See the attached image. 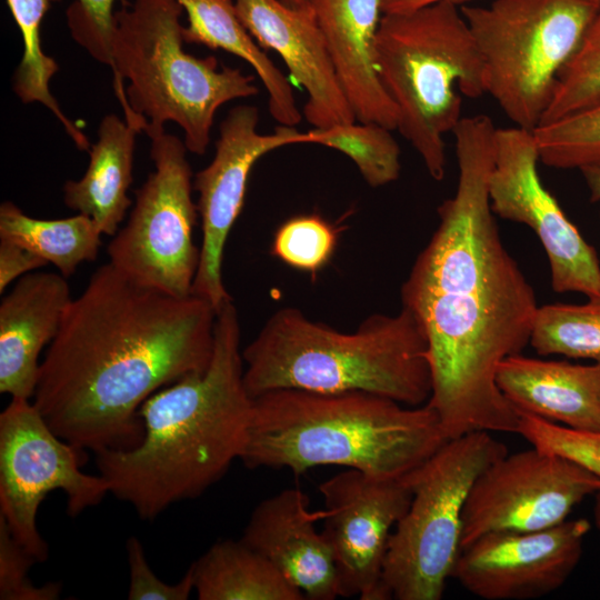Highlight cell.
<instances>
[{"label": "cell", "instance_id": "cell-1", "mask_svg": "<svg viewBox=\"0 0 600 600\" xmlns=\"http://www.w3.org/2000/svg\"><path fill=\"white\" fill-rule=\"evenodd\" d=\"M497 127L462 117L453 136L458 183L401 287L402 307L427 340L428 404L448 439L518 433L519 414L496 382L498 366L529 343L538 309L532 286L504 247L489 197Z\"/></svg>", "mask_w": 600, "mask_h": 600}, {"label": "cell", "instance_id": "cell-2", "mask_svg": "<svg viewBox=\"0 0 600 600\" xmlns=\"http://www.w3.org/2000/svg\"><path fill=\"white\" fill-rule=\"evenodd\" d=\"M217 311L132 280L110 262L72 299L40 363L32 402L81 450H124L143 436L141 404L207 370Z\"/></svg>", "mask_w": 600, "mask_h": 600}, {"label": "cell", "instance_id": "cell-3", "mask_svg": "<svg viewBox=\"0 0 600 600\" xmlns=\"http://www.w3.org/2000/svg\"><path fill=\"white\" fill-rule=\"evenodd\" d=\"M240 322L232 300L217 312L213 353L206 371L183 377L140 407L141 441L96 453L110 493L144 520L194 499L218 482L248 438L253 398L243 381Z\"/></svg>", "mask_w": 600, "mask_h": 600}, {"label": "cell", "instance_id": "cell-4", "mask_svg": "<svg viewBox=\"0 0 600 600\" xmlns=\"http://www.w3.org/2000/svg\"><path fill=\"white\" fill-rule=\"evenodd\" d=\"M449 439L428 404L363 392L279 389L253 398L240 460L249 469L341 466L378 478L413 471Z\"/></svg>", "mask_w": 600, "mask_h": 600}, {"label": "cell", "instance_id": "cell-5", "mask_svg": "<svg viewBox=\"0 0 600 600\" xmlns=\"http://www.w3.org/2000/svg\"><path fill=\"white\" fill-rule=\"evenodd\" d=\"M427 340L413 313H374L340 332L293 307L278 309L242 350L251 398L279 389L319 393L363 391L410 407L431 391Z\"/></svg>", "mask_w": 600, "mask_h": 600}, {"label": "cell", "instance_id": "cell-6", "mask_svg": "<svg viewBox=\"0 0 600 600\" xmlns=\"http://www.w3.org/2000/svg\"><path fill=\"white\" fill-rule=\"evenodd\" d=\"M177 0H133L114 12L111 49L114 90L124 119L149 137L167 122L183 131L188 151L203 154L218 109L258 94L253 77L219 67L183 49Z\"/></svg>", "mask_w": 600, "mask_h": 600}, {"label": "cell", "instance_id": "cell-7", "mask_svg": "<svg viewBox=\"0 0 600 600\" xmlns=\"http://www.w3.org/2000/svg\"><path fill=\"white\" fill-rule=\"evenodd\" d=\"M374 62L398 112L397 130L430 177L442 180L444 136L462 119L463 98L487 94L482 59L460 7L440 2L383 13Z\"/></svg>", "mask_w": 600, "mask_h": 600}, {"label": "cell", "instance_id": "cell-8", "mask_svg": "<svg viewBox=\"0 0 600 600\" xmlns=\"http://www.w3.org/2000/svg\"><path fill=\"white\" fill-rule=\"evenodd\" d=\"M600 4L593 0H493L460 11L479 49L491 96L516 127L537 129L559 77Z\"/></svg>", "mask_w": 600, "mask_h": 600}, {"label": "cell", "instance_id": "cell-9", "mask_svg": "<svg viewBox=\"0 0 600 600\" xmlns=\"http://www.w3.org/2000/svg\"><path fill=\"white\" fill-rule=\"evenodd\" d=\"M508 449L491 432L449 439L410 472L412 498L388 544L383 584L391 599L440 600L461 551L462 516L478 476Z\"/></svg>", "mask_w": 600, "mask_h": 600}, {"label": "cell", "instance_id": "cell-10", "mask_svg": "<svg viewBox=\"0 0 600 600\" xmlns=\"http://www.w3.org/2000/svg\"><path fill=\"white\" fill-rule=\"evenodd\" d=\"M149 138L154 170L136 190L126 226L108 244L109 262L138 283L183 298L192 294L200 259L188 149L166 131Z\"/></svg>", "mask_w": 600, "mask_h": 600}, {"label": "cell", "instance_id": "cell-11", "mask_svg": "<svg viewBox=\"0 0 600 600\" xmlns=\"http://www.w3.org/2000/svg\"><path fill=\"white\" fill-rule=\"evenodd\" d=\"M82 451L57 436L30 399L11 398L0 414V516L38 562L49 556L37 528L38 510L48 493L63 491L71 517L110 493L100 473L81 470Z\"/></svg>", "mask_w": 600, "mask_h": 600}, {"label": "cell", "instance_id": "cell-12", "mask_svg": "<svg viewBox=\"0 0 600 600\" xmlns=\"http://www.w3.org/2000/svg\"><path fill=\"white\" fill-rule=\"evenodd\" d=\"M599 490L600 478L569 458L533 446L508 452L490 463L469 491L461 548L487 533L557 526Z\"/></svg>", "mask_w": 600, "mask_h": 600}, {"label": "cell", "instance_id": "cell-13", "mask_svg": "<svg viewBox=\"0 0 600 600\" xmlns=\"http://www.w3.org/2000/svg\"><path fill=\"white\" fill-rule=\"evenodd\" d=\"M533 131L497 128L489 197L496 216L529 227L541 242L554 292H577L600 300V261L569 220L538 172Z\"/></svg>", "mask_w": 600, "mask_h": 600}, {"label": "cell", "instance_id": "cell-14", "mask_svg": "<svg viewBox=\"0 0 600 600\" xmlns=\"http://www.w3.org/2000/svg\"><path fill=\"white\" fill-rule=\"evenodd\" d=\"M409 474L378 478L347 469L319 486L321 532L332 551L339 597L391 599L383 567L391 533L412 498Z\"/></svg>", "mask_w": 600, "mask_h": 600}, {"label": "cell", "instance_id": "cell-15", "mask_svg": "<svg viewBox=\"0 0 600 600\" xmlns=\"http://www.w3.org/2000/svg\"><path fill=\"white\" fill-rule=\"evenodd\" d=\"M258 121L256 107H233L220 123L213 159L197 172L193 181L202 242L191 293L207 300L217 312L232 300L222 280V259L228 236L244 202L250 171L266 153L296 144L299 133L294 127L280 126L271 134H261L257 130Z\"/></svg>", "mask_w": 600, "mask_h": 600}, {"label": "cell", "instance_id": "cell-16", "mask_svg": "<svg viewBox=\"0 0 600 600\" xmlns=\"http://www.w3.org/2000/svg\"><path fill=\"white\" fill-rule=\"evenodd\" d=\"M586 519L524 532H492L461 548L453 568L463 589L483 600H532L561 588L590 531Z\"/></svg>", "mask_w": 600, "mask_h": 600}, {"label": "cell", "instance_id": "cell-17", "mask_svg": "<svg viewBox=\"0 0 600 600\" xmlns=\"http://www.w3.org/2000/svg\"><path fill=\"white\" fill-rule=\"evenodd\" d=\"M237 14L262 49L277 52L306 90L303 116L313 128L357 121L337 78L313 10L282 0H234Z\"/></svg>", "mask_w": 600, "mask_h": 600}, {"label": "cell", "instance_id": "cell-18", "mask_svg": "<svg viewBox=\"0 0 600 600\" xmlns=\"http://www.w3.org/2000/svg\"><path fill=\"white\" fill-rule=\"evenodd\" d=\"M298 488L266 498L253 509L240 538L259 552L309 600L339 597L331 548L314 522L322 511L309 510Z\"/></svg>", "mask_w": 600, "mask_h": 600}, {"label": "cell", "instance_id": "cell-19", "mask_svg": "<svg viewBox=\"0 0 600 600\" xmlns=\"http://www.w3.org/2000/svg\"><path fill=\"white\" fill-rule=\"evenodd\" d=\"M67 278L32 271L17 280L0 303V392L32 399L39 356L56 338L71 302Z\"/></svg>", "mask_w": 600, "mask_h": 600}, {"label": "cell", "instance_id": "cell-20", "mask_svg": "<svg viewBox=\"0 0 600 600\" xmlns=\"http://www.w3.org/2000/svg\"><path fill=\"white\" fill-rule=\"evenodd\" d=\"M309 6L356 120L397 130L398 112L374 62L382 0H309Z\"/></svg>", "mask_w": 600, "mask_h": 600}, {"label": "cell", "instance_id": "cell-21", "mask_svg": "<svg viewBox=\"0 0 600 600\" xmlns=\"http://www.w3.org/2000/svg\"><path fill=\"white\" fill-rule=\"evenodd\" d=\"M496 382L518 412L577 430H600V363L577 364L522 353L506 358Z\"/></svg>", "mask_w": 600, "mask_h": 600}, {"label": "cell", "instance_id": "cell-22", "mask_svg": "<svg viewBox=\"0 0 600 600\" xmlns=\"http://www.w3.org/2000/svg\"><path fill=\"white\" fill-rule=\"evenodd\" d=\"M140 130L110 113L98 127V140L89 149V164L79 180L63 186V201L78 213L90 217L99 231L114 236L131 200L136 136Z\"/></svg>", "mask_w": 600, "mask_h": 600}, {"label": "cell", "instance_id": "cell-23", "mask_svg": "<svg viewBox=\"0 0 600 600\" xmlns=\"http://www.w3.org/2000/svg\"><path fill=\"white\" fill-rule=\"evenodd\" d=\"M187 13L184 42L224 50L247 61L256 71L268 93L271 117L280 126L300 123L291 83L240 21L232 0H177Z\"/></svg>", "mask_w": 600, "mask_h": 600}, {"label": "cell", "instance_id": "cell-24", "mask_svg": "<svg viewBox=\"0 0 600 600\" xmlns=\"http://www.w3.org/2000/svg\"><path fill=\"white\" fill-rule=\"evenodd\" d=\"M199 600H303L259 552L241 539L214 542L192 564Z\"/></svg>", "mask_w": 600, "mask_h": 600}, {"label": "cell", "instance_id": "cell-25", "mask_svg": "<svg viewBox=\"0 0 600 600\" xmlns=\"http://www.w3.org/2000/svg\"><path fill=\"white\" fill-rule=\"evenodd\" d=\"M102 233L94 221L82 213L63 219H37L13 202L0 206V239L34 252L68 278L86 261L97 259Z\"/></svg>", "mask_w": 600, "mask_h": 600}, {"label": "cell", "instance_id": "cell-26", "mask_svg": "<svg viewBox=\"0 0 600 600\" xmlns=\"http://www.w3.org/2000/svg\"><path fill=\"white\" fill-rule=\"evenodd\" d=\"M22 37L21 60L12 77V89L23 103L38 102L60 121L80 150L90 149L87 136L61 110L50 90V81L59 71L57 61L41 46V23L53 2L60 0H6Z\"/></svg>", "mask_w": 600, "mask_h": 600}, {"label": "cell", "instance_id": "cell-27", "mask_svg": "<svg viewBox=\"0 0 600 600\" xmlns=\"http://www.w3.org/2000/svg\"><path fill=\"white\" fill-rule=\"evenodd\" d=\"M392 130L374 123L354 121L298 133L297 143H317L349 157L364 181L373 188L396 181L400 176V148Z\"/></svg>", "mask_w": 600, "mask_h": 600}, {"label": "cell", "instance_id": "cell-28", "mask_svg": "<svg viewBox=\"0 0 600 600\" xmlns=\"http://www.w3.org/2000/svg\"><path fill=\"white\" fill-rule=\"evenodd\" d=\"M529 344L541 356L560 354L600 363V300L538 307Z\"/></svg>", "mask_w": 600, "mask_h": 600}, {"label": "cell", "instance_id": "cell-29", "mask_svg": "<svg viewBox=\"0 0 600 600\" xmlns=\"http://www.w3.org/2000/svg\"><path fill=\"white\" fill-rule=\"evenodd\" d=\"M540 161L557 169L600 162V101L533 130Z\"/></svg>", "mask_w": 600, "mask_h": 600}, {"label": "cell", "instance_id": "cell-30", "mask_svg": "<svg viewBox=\"0 0 600 600\" xmlns=\"http://www.w3.org/2000/svg\"><path fill=\"white\" fill-rule=\"evenodd\" d=\"M598 101H600V7L579 49L559 77L541 124Z\"/></svg>", "mask_w": 600, "mask_h": 600}, {"label": "cell", "instance_id": "cell-31", "mask_svg": "<svg viewBox=\"0 0 600 600\" xmlns=\"http://www.w3.org/2000/svg\"><path fill=\"white\" fill-rule=\"evenodd\" d=\"M337 242L338 231L327 220L318 214L298 216L278 228L271 254L316 277L332 258Z\"/></svg>", "mask_w": 600, "mask_h": 600}, {"label": "cell", "instance_id": "cell-32", "mask_svg": "<svg viewBox=\"0 0 600 600\" xmlns=\"http://www.w3.org/2000/svg\"><path fill=\"white\" fill-rule=\"evenodd\" d=\"M518 414V434L533 447L569 458L600 478V430H577L529 413Z\"/></svg>", "mask_w": 600, "mask_h": 600}, {"label": "cell", "instance_id": "cell-33", "mask_svg": "<svg viewBox=\"0 0 600 600\" xmlns=\"http://www.w3.org/2000/svg\"><path fill=\"white\" fill-rule=\"evenodd\" d=\"M37 559L11 534L0 516V599L1 600H57L62 587L59 582L34 584L29 578Z\"/></svg>", "mask_w": 600, "mask_h": 600}, {"label": "cell", "instance_id": "cell-34", "mask_svg": "<svg viewBox=\"0 0 600 600\" xmlns=\"http://www.w3.org/2000/svg\"><path fill=\"white\" fill-rule=\"evenodd\" d=\"M124 0H73L66 11L67 24L73 40L93 59L113 67L112 31L114 4Z\"/></svg>", "mask_w": 600, "mask_h": 600}, {"label": "cell", "instance_id": "cell-35", "mask_svg": "<svg viewBox=\"0 0 600 600\" xmlns=\"http://www.w3.org/2000/svg\"><path fill=\"white\" fill-rule=\"evenodd\" d=\"M129 564V600H187L194 590L192 567L173 584L162 581L151 569L140 540L130 537L126 543Z\"/></svg>", "mask_w": 600, "mask_h": 600}, {"label": "cell", "instance_id": "cell-36", "mask_svg": "<svg viewBox=\"0 0 600 600\" xmlns=\"http://www.w3.org/2000/svg\"><path fill=\"white\" fill-rule=\"evenodd\" d=\"M47 264L46 260L29 249L0 239V292L3 293L14 280Z\"/></svg>", "mask_w": 600, "mask_h": 600}, {"label": "cell", "instance_id": "cell-37", "mask_svg": "<svg viewBox=\"0 0 600 600\" xmlns=\"http://www.w3.org/2000/svg\"><path fill=\"white\" fill-rule=\"evenodd\" d=\"M471 1L473 0H382V10L383 13H397L417 10L440 2H450L461 7Z\"/></svg>", "mask_w": 600, "mask_h": 600}, {"label": "cell", "instance_id": "cell-38", "mask_svg": "<svg viewBox=\"0 0 600 600\" xmlns=\"http://www.w3.org/2000/svg\"><path fill=\"white\" fill-rule=\"evenodd\" d=\"M579 170L590 191L591 199L600 202V162L583 166Z\"/></svg>", "mask_w": 600, "mask_h": 600}, {"label": "cell", "instance_id": "cell-39", "mask_svg": "<svg viewBox=\"0 0 600 600\" xmlns=\"http://www.w3.org/2000/svg\"><path fill=\"white\" fill-rule=\"evenodd\" d=\"M592 513L596 528L600 536V490L594 494Z\"/></svg>", "mask_w": 600, "mask_h": 600}, {"label": "cell", "instance_id": "cell-40", "mask_svg": "<svg viewBox=\"0 0 600 600\" xmlns=\"http://www.w3.org/2000/svg\"><path fill=\"white\" fill-rule=\"evenodd\" d=\"M282 1L293 7H306L309 4V0H282Z\"/></svg>", "mask_w": 600, "mask_h": 600}, {"label": "cell", "instance_id": "cell-41", "mask_svg": "<svg viewBox=\"0 0 600 600\" xmlns=\"http://www.w3.org/2000/svg\"><path fill=\"white\" fill-rule=\"evenodd\" d=\"M593 1H596L597 3H599V4H600V0H593Z\"/></svg>", "mask_w": 600, "mask_h": 600}]
</instances>
